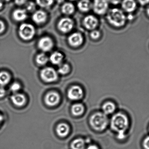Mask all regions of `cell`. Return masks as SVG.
I'll use <instances>...</instances> for the list:
<instances>
[{
	"label": "cell",
	"instance_id": "cell-31",
	"mask_svg": "<svg viewBox=\"0 0 149 149\" xmlns=\"http://www.w3.org/2000/svg\"><path fill=\"white\" fill-rule=\"evenodd\" d=\"M142 146L144 149H149V134L144 136L143 138Z\"/></svg>",
	"mask_w": 149,
	"mask_h": 149
},
{
	"label": "cell",
	"instance_id": "cell-29",
	"mask_svg": "<svg viewBox=\"0 0 149 149\" xmlns=\"http://www.w3.org/2000/svg\"><path fill=\"white\" fill-rule=\"evenodd\" d=\"M26 10L30 12H34L36 10V3L32 1H30L26 4Z\"/></svg>",
	"mask_w": 149,
	"mask_h": 149
},
{
	"label": "cell",
	"instance_id": "cell-26",
	"mask_svg": "<svg viewBox=\"0 0 149 149\" xmlns=\"http://www.w3.org/2000/svg\"><path fill=\"white\" fill-rule=\"evenodd\" d=\"M55 0H36V3L39 7L44 8L51 7Z\"/></svg>",
	"mask_w": 149,
	"mask_h": 149
},
{
	"label": "cell",
	"instance_id": "cell-15",
	"mask_svg": "<svg viewBox=\"0 0 149 149\" xmlns=\"http://www.w3.org/2000/svg\"><path fill=\"white\" fill-rule=\"evenodd\" d=\"M64 56L63 53L59 51H55L52 52L49 57V61L55 65H60L63 63Z\"/></svg>",
	"mask_w": 149,
	"mask_h": 149
},
{
	"label": "cell",
	"instance_id": "cell-14",
	"mask_svg": "<svg viewBox=\"0 0 149 149\" xmlns=\"http://www.w3.org/2000/svg\"><path fill=\"white\" fill-rule=\"evenodd\" d=\"M45 101L47 106H55L59 104L60 101V96L56 92H49L45 95Z\"/></svg>",
	"mask_w": 149,
	"mask_h": 149
},
{
	"label": "cell",
	"instance_id": "cell-25",
	"mask_svg": "<svg viewBox=\"0 0 149 149\" xmlns=\"http://www.w3.org/2000/svg\"><path fill=\"white\" fill-rule=\"evenodd\" d=\"M10 79V75L8 73L4 71L0 72V85H6L9 82Z\"/></svg>",
	"mask_w": 149,
	"mask_h": 149
},
{
	"label": "cell",
	"instance_id": "cell-28",
	"mask_svg": "<svg viewBox=\"0 0 149 149\" xmlns=\"http://www.w3.org/2000/svg\"><path fill=\"white\" fill-rule=\"evenodd\" d=\"M101 36L100 31L98 30L95 29L91 31L90 33V36L93 40H97L100 38Z\"/></svg>",
	"mask_w": 149,
	"mask_h": 149
},
{
	"label": "cell",
	"instance_id": "cell-41",
	"mask_svg": "<svg viewBox=\"0 0 149 149\" xmlns=\"http://www.w3.org/2000/svg\"><path fill=\"white\" fill-rule=\"evenodd\" d=\"M3 116L2 115L0 114V125H1V122H2L3 121Z\"/></svg>",
	"mask_w": 149,
	"mask_h": 149
},
{
	"label": "cell",
	"instance_id": "cell-37",
	"mask_svg": "<svg viewBox=\"0 0 149 149\" xmlns=\"http://www.w3.org/2000/svg\"><path fill=\"white\" fill-rule=\"evenodd\" d=\"M145 15L147 18L149 19V4L145 7Z\"/></svg>",
	"mask_w": 149,
	"mask_h": 149
},
{
	"label": "cell",
	"instance_id": "cell-13",
	"mask_svg": "<svg viewBox=\"0 0 149 149\" xmlns=\"http://www.w3.org/2000/svg\"><path fill=\"white\" fill-rule=\"evenodd\" d=\"M47 19V13L43 10H36L32 15V20L35 23L38 25H42L45 23Z\"/></svg>",
	"mask_w": 149,
	"mask_h": 149
},
{
	"label": "cell",
	"instance_id": "cell-36",
	"mask_svg": "<svg viewBox=\"0 0 149 149\" xmlns=\"http://www.w3.org/2000/svg\"><path fill=\"white\" fill-rule=\"evenodd\" d=\"M6 93L5 89L2 87H0V98L3 97Z\"/></svg>",
	"mask_w": 149,
	"mask_h": 149
},
{
	"label": "cell",
	"instance_id": "cell-1",
	"mask_svg": "<svg viewBox=\"0 0 149 149\" xmlns=\"http://www.w3.org/2000/svg\"><path fill=\"white\" fill-rule=\"evenodd\" d=\"M130 123L129 115L123 112L115 113L109 122L111 129L116 133L117 139L120 141L127 138Z\"/></svg>",
	"mask_w": 149,
	"mask_h": 149
},
{
	"label": "cell",
	"instance_id": "cell-43",
	"mask_svg": "<svg viewBox=\"0 0 149 149\" xmlns=\"http://www.w3.org/2000/svg\"><path fill=\"white\" fill-rule=\"evenodd\" d=\"M148 132L149 133V124L148 126Z\"/></svg>",
	"mask_w": 149,
	"mask_h": 149
},
{
	"label": "cell",
	"instance_id": "cell-27",
	"mask_svg": "<svg viewBox=\"0 0 149 149\" xmlns=\"http://www.w3.org/2000/svg\"><path fill=\"white\" fill-rule=\"evenodd\" d=\"M70 71V66L67 64H62L58 67V72L62 75H65L69 73Z\"/></svg>",
	"mask_w": 149,
	"mask_h": 149
},
{
	"label": "cell",
	"instance_id": "cell-32",
	"mask_svg": "<svg viewBox=\"0 0 149 149\" xmlns=\"http://www.w3.org/2000/svg\"><path fill=\"white\" fill-rule=\"evenodd\" d=\"M139 6L146 7L149 4V0H136Z\"/></svg>",
	"mask_w": 149,
	"mask_h": 149
},
{
	"label": "cell",
	"instance_id": "cell-6",
	"mask_svg": "<svg viewBox=\"0 0 149 149\" xmlns=\"http://www.w3.org/2000/svg\"><path fill=\"white\" fill-rule=\"evenodd\" d=\"M109 4L108 0H94L92 3V9L96 15H102L108 11Z\"/></svg>",
	"mask_w": 149,
	"mask_h": 149
},
{
	"label": "cell",
	"instance_id": "cell-39",
	"mask_svg": "<svg viewBox=\"0 0 149 149\" xmlns=\"http://www.w3.org/2000/svg\"><path fill=\"white\" fill-rule=\"evenodd\" d=\"M4 29V23L2 21H0V33L2 32Z\"/></svg>",
	"mask_w": 149,
	"mask_h": 149
},
{
	"label": "cell",
	"instance_id": "cell-17",
	"mask_svg": "<svg viewBox=\"0 0 149 149\" xmlns=\"http://www.w3.org/2000/svg\"><path fill=\"white\" fill-rule=\"evenodd\" d=\"M11 100L15 106L21 107L25 104L26 99L23 94L15 93L11 96Z\"/></svg>",
	"mask_w": 149,
	"mask_h": 149
},
{
	"label": "cell",
	"instance_id": "cell-2",
	"mask_svg": "<svg viewBox=\"0 0 149 149\" xmlns=\"http://www.w3.org/2000/svg\"><path fill=\"white\" fill-rule=\"evenodd\" d=\"M106 15L107 22L109 25L116 29H122L128 24L127 14L118 7L109 10Z\"/></svg>",
	"mask_w": 149,
	"mask_h": 149
},
{
	"label": "cell",
	"instance_id": "cell-24",
	"mask_svg": "<svg viewBox=\"0 0 149 149\" xmlns=\"http://www.w3.org/2000/svg\"><path fill=\"white\" fill-rule=\"evenodd\" d=\"M36 61L38 64L40 66L45 65L49 61V57L44 53H38L36 57Z\"/></svg>",
	"mask_w": 149,
	"mask_h": 149
},
{
	"label": "cell",
	"instance_id": "cell-16",
	"mask_svg": "<svg viewBox=\"0 0 149 149\" xmlns=\"http://www.w3.org/2000/svg\"><path fill=\"white\" fill-rule=\"evenodd\" d=\"M102 113L106 115L114 114L116 110V106L111 101L105 102L102 106Z\"/></svg>",
	"mask_w": 149,
	"mask_h": 149
},
{
	"label": "cell",
	"instance_id": "cell-19",
	"mask_svg": "<svg viewBox=\"0 0 149 149\" xmlns=\"http://www.w3.org/2000/svg\"><path fill=\"white\" fill-rule=\"evenodd\" d=\"M75 10L74 4L70 2L64 3L61 7L62 13L66 16L71 15L74 14Z\"/></svg>",
	"mask_w": 149,
	"mask_h": 149
},
{
	"label": "cell",
	"instance_id": "cell-12",
	"mask_svg": "<svg viewBox=\"0 0 149 149\" xmlns=\"http://www.w3.org/2000/svg\"><path fill=\"white\" fill-rule=\"evenodd\" d=\"M84 95L83 90L80 87L74 85L72 87L68 92L67 95L71 100L78 101L82 99Z\"/></svg>",
	"mask_w": 149,
	"mask_h": 149
},
{
	"label": "cell",
	"instance_id": "cell-22",
	"mask_svg": "<svg viewBox=\"0 0 149 149\" xmlns=\"http://www.w3.org/2000/svg\"><path fill=\"white\" fill-rule=\"evenodd\" d=\"M85 108L81 103H76L72 106V113L75 116H80L84 113Z\"/></svg>",
	"mask_w": 149,
	"mask_h": 149
},
{
	"label": "cell",
	"instance_id": "cell-10",
	"mask_svg": "<svg viewBox=\"0 0 149 149\" xmlns=\"http://www.w3.org/2000/svg\"><path fill=\"white\" fill-rule=\"evenodd\" d=\"M82 23L85 29L91 31L96 29L99 25V20L93 15H88L83 18Z\"/></svg>",
	"mask_w": 149,
	"mask_h": 149
},
{
	"label": "cell",
	"instance_id": "cell-34",
	"mask_svg": "<svg viewBox=\"0 0 149 149\" xmlns=\"http://www.w3.org/2000/svg\"><path fill=\"white\" fill-rule=\"evenodd\" d=\"M109 4H112L114 7L120 5L122 0H108Z\"/></svg>",
	"mask_w": 149,
	"mask_h": 149
},
{
	"label": "cell",
	"instance_id": "cell-45",
	"mask_svg": "<svg viewBox=\"0 0 149 149\" xmlns=\"http://www.w3.org/2000/svg\"><path fill=\"white\" fill-rule=\"evenodd\" d=\"M5 1H10V0H5Z\"/></svg>",
	"mask_w": 149,
	"mask_h": 149
},
{
	"label": "cell",
	"instance_id": "cell-23",
	"mask_svg": "<svg viewBox=\"0 0 149 149\" xmlns=\"http://www.w3.org/2000/svg\"><path fill=\"white\" fill-rule=\"evenodd\" d=\"M86 146V141L81 138L75 139L71 144V149H85Z\"/></svg>",
	"mask_w": 149,
	"mask_h": 149
},
{
	"label": "cell",
	"instance_id": "cell-5",
	"mask_svg": "<svg viewBox=\"0 0 149 149\" xmlns=\"http://www.w3.org/2000/svg\"><path fill=\"white\" fill-rule=\"evenodd\" d=\"M74 27V21L69 17H62L58 22V29L60 32L64 34L70 32L73 29Z\"/></svg>",
	"mask_w": 149,
	"mask_h": 149
},
{
	"label": "cell",
	"instance_id": "cell-3",
	"mask_svg": "<svg viewBox=\"0 0 149 149\" xmlns=\"http://www.w3.org/2000/svg\"><path fill=\"white\" fill-rule=\"evenodd\" d=\"M92 127L96 131H103L109 124L107 115L103 113H96L92 115L90 119Z\"/></svg>",
	"mask_w": 149,
	"mask_h": 149
},
{
	"label": "cell",
	"instance_id": "cell-18",
	"mask_svg": "<svg viewBox=\"0 0 149 149\" xmlns=\"http://www.w3.org/2000/svg\"><path fill=\"white\" fill-rule=\"evenodd\" d=\"M77 6L80 11L86 13L92 9V2L90 0H79Z\"/></svg>",
	"mask_w": 149,
	"mask_h": 149
},
{
	"label": "cell",
	"instance_id": "cell-40",
	"mask_svg": "<svg viewBox=\"0 0 149 149\" xmlns=\"http://www.w3.org/2000/svg\"><path fill=\"white\" fill-rule=\"evenodd\" d=\"M57 3H64L65 0H56Z\"/></svg>",
	"mask_w": 149,
	"mask_h": 149
},
{
	"label": "cell",
	"instance_id": "cell-35",
	"mask_svg": "<svg viewBox=\"0 0 149 149\" xmlns=\"http://www.w3.org/2000/svg\"><path fill=\"white\" fill-rule=\"evenodd\" d=\"M28 0H15L16 3L18 5H22L26 3Z\"/></svg>",
	"mask_w": 149,
	"mask_h": 149
},
{
	"label": "cell",
	"instance_id": "cell-20",
	"mask_svg": "<svg viewBox=\"0 0 149 149\" xmlns=\"http://www.w3.org/2000/svg\"><path fill=\"white\" fill-rule=\"evenodd\" d=\"M56 131L57 134L60 137H65L70 133V127L66 123H60L57 127Z\"/></svg>",
	"mask_w": 149,
	"mask_h": 149
},
{
	"label": "cell",
	"instance_id": "cell-11",
	"mask_svg": "<svg viewBox=\"0 0 149 149\" xmlns=\"http://www.w3.org/2000/svg\"><path fill=\"white\" fill-rule=\"evenodd\" d=\"M67 40L71 47L77 48L82 45L84 43V37L80 32H74L68 36Z\"/></svg>",
	"mask_w": 149,
	"mask_h": 149
},
{
	"label": "cell",
	"instance_id": "cell-38",
	"mask_svg": "<svg viewBox=\"0 0 149 149\" xmlns=\"http://www.w3.org/2000/svg\"><path fill=\"white\" fill-rule=\"evenodd\" d=\"M85 149H99L98 146L95 145H90L88 146Z\"/></svg>",
	"mask_w": 149,
	"mask_h": 149
},
{
	"label": "cell",
	"instance_id": "cell-4",
	"mask_svg": "<svg viewBox=\"0 0 149 149\" xmlns=\"http://www.w3.org/2000/svg\"><path fill=\"white\" fill-rule=\"evenodd\" d=\"M36 33L35 27L31 24L23 23L19 27V35L24 40H31L35 36Z\"/></svg>",
	"mask_w": 149,
	"mask_h": 149
},
{
	"label": "cell",
	"instance_id": "cell-42",
	"mask_svg": "<svg viewBox=\"0 0 149 149\" xmlns=\"http://www.w3.org/2000/svg\"><path fill=\"white\" fill-rule=\"evenodd\" d=\"M3 5V3L1 1V0H0V9L1 8V7H2Z\"/></svg>",
	"mask_w": 149,
	"mask_h": 149
},
{
	"label": "cell",
	"instance_id": "cell-21",
	"mask_svg": "<svg viewBox=\"0 0 149 149\" xmlns=\"http://www.w3.org/2000/svg\"><path fill=\"white\" fill-rule=\"evenodd\" d=\"M13 15L16 21L19 22L23 21L25 20L27 17V11L24 9H18L15 10Z\"/></svg>",
	"mask_w": 149,
	"mask_h": 149
},
{
	"label": "cell",
	"instance_id": "cell-7",
	"mask_svg": "<svg viewBox=\"0 0 149 149\" xmlns=\"http://www.w3.org/2000/svg\"><path fill=\"white\" fill-rule=\"evenodd\" d=\"M40 76L43 81L47 83H52L57 80L58 73L52 67H47L41 71Z\"/></svg>",
	"mask_w": 149,
	"mask_h": 149
},
{
	"label": "cell",
	"instance_id": "cell-30",
	"mask_svg": "<svg viewBox=\"0 0 149 149\" xmlns=\"http://www.w3.org/2000/svg\"><path fill=\"white\" fill-rule=\"evenodd\" d=\"M21 88V85L17 82H15V83H13L10 87V89L11 92H13L15 93H17V92L19 91Z\"/></svg>",
	"mask_w": 149,
	"mask_h": 149
},
{
	"label": "cell",
	"instance_id": "cell-33",
	"mask_svg": "<svg viewBox=\"0 0 149 149\" xmlns=\"http://www.w3.org/2000/svg\"><path fill=\"white\" fill-rule=\"evenodd\" d=\"M127 17L128 23L133 22L136 18L135 14H127Z\"/></svg>",
	"mask_w": 149,
	"mask_h": 149
},
{
	"label": "cell",
	"instance_id": "cell-9",
	"mask_svg": "<svg viewBox=\"0 0 149 149\" xmlns=\"http://www.w3.org/2000/svg\"><path fill=\"white\" fill-rule=\"evenodd\" d=\"M120 5L126 14H135L139 7L136 0H122Z\"/></svg>",
	"mask_w": 149,
	"mask_h": 149
},
{
	"label": "cell",
	"instance_id": "cell-8",
	"mask_svg": "<svg viewBox=\"0 0 149 149\" xmlns=\"http://www.w3.org/2000/svg\"><path fill=\"white\" fill-rule=\"evenodd\" d=\"M38 49L42 52H46L51 51L54 47L53 39L49 36H44L40 38L37 43Z\"/></svg>",
	"mask_w": 149,
	"mask_h": 149
},
{
	"label": "cell",
	"instance_id": "cell-44",
	"mask_svg": "<svg viewBox=\"0 0 149 149\" xmlns=\"http://www.w3.org/2000/svg\"><path fill=\"white\" fill-rule=\"evenodd\" d=\"M70 1H76V0H70Z\"/></svg>",
	"mask_w": 149,
	"mask_h": 149
}]
</instances>
